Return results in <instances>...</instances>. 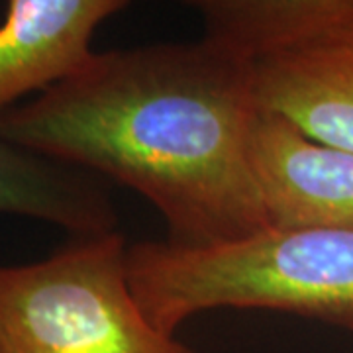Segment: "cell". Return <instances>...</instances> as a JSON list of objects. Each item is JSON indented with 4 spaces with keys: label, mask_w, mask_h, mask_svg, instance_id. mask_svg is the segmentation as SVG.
<instances>
[{
    "label": "cell",
    "mask_w": 353,
    "mask_h": 353,
    "mask_svg": "<svg viewBox=\"0 0 353 353\" xmlns=\"http://www.w3.org/2000/svg\"><path fill=\"white\" fill-rule=\"evenodd\" d=\"M253 59L222 39L92 53L0 114V138L139 192L167 241L208 248L269 228L252 159Z\"/></svg>",
    "instance_id": "6da1fadb"
},
{
    "label": "cell",
    "mask_w": 353,
    "mask_h": 353,
    "mask_svg": "<svg viewBox=\"0 0 353 353\" xmlns=\"http://www.w3.org/2000/svg\"><path fill=\"white\" fill-rule=\"evenodd\" d=\"M128 273L141 310L167 334L216 308H261L353 330V230L269 226L208 248L139 241Z\"/></svg>",
    "instance_id": "7a4b0ae2"
},
{
    "label": "cell",
    "mask_w": 353,
    "mask_h": 353,
    "mask_svg": "<svg viewBox=\"0 0 353 353\" xmlns=\"http://www.w3.org/2000/svg\"><path fill=\"white\" fill-rule=\"evenodd\" d=\"M118 232L0 265V353H196L141 310Z\"/></svg>",
    "instance_id": "3957f363"
},
{
    "label": "cell",
    "mask_w": 353,
    "mask_h": 353,
    "mask_svg": "<svg viewBox=\"0 0 353 353\" xmlns=\"http://www.w3.org/2000/svg\"><path fill=\"white\" fill-rule=\"evenodd\" d=\"M252 159L269 224L353 230V153L320 145L259 112Z\"/></svg>",
    "instance_id": "277c9868"
},
{
    "label": "cell",
    "mask_w": 353,
    "mask_h": 353,
    "mask_svg": "<svg viewBox=\"0 0 353 353\" xmlns=\"http://www.w3.org/2000/svg\"><path fill=\"white\" fill-rule=\"evenodd\" d=\"M126 6L124 0L8 2L0 24V114L75 75L92 57L102 22Z\"/></svg>",
    "instance_id": "5b68a950"
},
{
    "label": "cell",
    "mask_w": 353,
    "mask_h": 353,
    "mask_svg": "<svg viewBox=\"0 0 353 353\" xmlns=\"http://www.w3.org/2000/svg\"><path fill=\"white\" fill-rule=\"evenodd\" d=\"M257 106L320 145L353 153V41L253 59Z\"/></svg>",
    "instance_id": "8992f818"
},
{
    "label": "cell",
    "mask_w": 353,
    "mask_h": 353,
    "mask_svg": "<svg viewBox=\"0 0 353 353\" xmlns=\"http://www.w3.org/2000/svg\"><path fill=\"white\" fill-rule=\"evenodd\" d=\"M206 34L252 59L353 41V0H202L190 4Z\"/></svg>",
    "instance_id": "52a82bcc"
},
{
    "label": "cell",
    "mask_w": 353,
    "mask_h": 353,
    "mask_svg": "<svg viewBox=\"0 0 353 353\" xmlns=\"http://www.w3.org/2000/svg\"><path fill=\"white\" fill-rule=\"evenodd\" d=\"M0 214L41 220L77 236L112 232V199L92 176L0 138Z\"/></svg>",
    "instance_id": "ba28073f"
}]
</instances>
